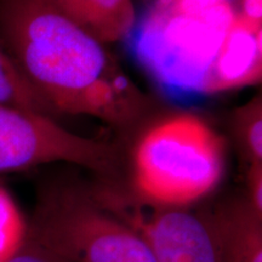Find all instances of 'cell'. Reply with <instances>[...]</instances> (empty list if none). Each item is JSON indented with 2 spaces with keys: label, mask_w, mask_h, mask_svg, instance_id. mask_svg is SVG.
Masks as SVG:
<instances>
[{
  "label": "cell",
  "mask_w": 262,
  "mask_h": 262,
  "mask_svg": "<svg viewBox=\"0 0 262 262\" xmlns=\"http://www.w3.org/2000/svg\"><path fill=\"white\" fill-rule=\"evenodd\" d=\"M0 41L58 116H89L129 130L150 111L149 97L107 44L54 0H0Z\"/></svg>",
  "instance_id": "1"
},
{
  "label": "cell",
  "mask_w": 262,
  "mask_h": 262,
  "mask_svg": "<svg viewBox=\"0 0 262 262\" xmlns=\"http://www.w3.org/2000/svg\"><path fill=\"white\" fill-rule=\"evenodd\" d=\"M26 238L64 262H155L145 239L94 186L70 180L39 189Z\"/></svg>",
  "instance_id": "2"
},
{
  "label": "cell",
  "mask_w": 262,
  "mask_h": 262,
  "mask_svg": "<svg viewBox=\"0 0 262 262\" xmlns=\"http://www.w3.org/2000/svg\"><path fill=\"white\" fill-rule=\"evenodd\" d=\"M131 169L136 198L159 205L189 206L221 181L224 140L202 118L168 117L141 137Z\"/></svg>",
  "instance_id": "3"
},
{
  "label": "cell",
  "mask_w": 262,
  "mask_h": 262,
  "mask_svg": "<svg viewBox=\"0 0 262 262\" xmlns=\"http://www.w3.org/2000/svg\"><path fill=\"white\" fill-rule=\"evenodd\" d=\"M235 16L227 0L196 15L178 14L157 2L125 42L164 94L189 101L205 96L212 63Z\"/></svg>",
  "instance_id": "4"
},
{
  "label": "cell",
  "mask_w": 262,
  "mask_h": 262,
  "mask_svg": "<svg viewBox=\"0 0 262 262\" xmlns=\"http://www.w3.org/2000/svg\"><path fill=\"white\" fill-rule=\"evenodd\" d=\"M56 162L81 166L114 183L124 157L114 143L77 135L50 117L0 104V173Z\"/></svg>",
  "instance_id": "5"
},
{
  "label": "cell",
  "mask_w": 262,
  "mask_h": 262,
  "mask_svg": "<svg viewBox=\"0 0 262 262\" xmlns=\"http://www.w3.org/2000/svg\"><path fill=\"white\" fill-rule=\"evenodd\" d=\"M95 189L104 204L145 239L155 262H221L220 242L210 210L153 204L108 183Z\"/></svg>",
  "instance_id": "6"
},
{
  "label": "cell",
  "mask_w": 262,
  "mask_h": 262,
  "mask_svg": "<svg viewBox=\"0 0 262 262\" xmlns=\"http://www.w3.org/2000/svg\"><path fill=\"white\" fill-rule=\"evenodd\" d=\"M262 77V26L237 14L206 80L204 95L257 84Z\"/></svg>",
  "instance_id": "7"
},
{
  "label": "cell",
  "mask_w": 262,
  "mask_h": 262,
  "mask_svg": "<svg viewBox=\"0 0 262 262\" xmlns=\"http://www.w3.org/2000/svg\"><path fill=\"white\" fill-rule=\"evenodd\" d=\"M221 262H262V215L247 195L231 198L212 209Z\"/></svg>",
  "instance_id": "8"
},
{
  "label": "cell",
  "mask_w": 262,
  "mask_h": 262,
  "mask_svg": "<svg viewBox=\"0 0 262 262\" xmlns=\"http://www.w3.org/2000/svg\"><path fill=\"white\" fill-rule=\"evenodd\" d=\"M71 17L104 44L125 41L137 22L134 0H54Z\"/></svg>",
  "instance_id": "9"
},
{
  "label": "cell",
  "mask_w": 262,
  "mask_h": 262,
  "mask_svg": "<svg viewBox=\"0 0 262 262\" xmlns=\"http://www.w3.org/2000/svg\"><path fill=\"white\" fill-rule=\"evenodd\" d=\"M0 104L41 114L52 119L58 117L56 111L22 73L2 41H0Z\"/></svg>",
  "instance_id": "10"
},
{
  "label": "cell",
  "mask_w": 262,
  "mask_h": 262,
  "mask_svg": "<svg viewBox=\"0 0 262 262\" xmlns=\"http://www.w3.org/2000/svg\"><path fill=\"white\" fill-rule=\"evenodd\" d=\"M235 131L249 164L262 163V103L258 95L235 114Z\"/></svg>",
  "instance_id": "11"
},
{
  "label": "cell",
  "mask_w": 262,
  "mask_h": 262,
  "mask_svg": "<svg viewBox=\"0 0 262 262\" xmlns=\"http://www.w3.org/2000/svg\"><path fill=\"white\" fill-rule=\"evenodd\" d=\"M26 232L27 222L9 192L0 186V262H4L21 247Z\"/></svg>",
  "instance_id": "12"
},
{
  "label": "cell",
  "mask_w": 262,
  "mask_h": 262,
  "mask_svg": "<svg viewBox=\"0 0 262 262\" xmlns=\"http://www.w3.org/2000/svg\"><path fill=\"white\" fill-rule=\"evenodd\" d=\"M4 262H64L47 250L32 243L27 238L17 250Z\"/></svg>",
  "instance_id": "13"
},
{
  "label": "cell",
  "mask_w": 262,
  "mask_h": 262,
  "mask_svg": "<svg viewBox=\"0 0 262 262\" xmlns=\"http://www.w3.org/2000/svg\"><path fill=\"white\" fill-rule=\"evenodd\" d=\"M247 198L255 211L262 215V163L249 164Z\"/></svg>",
  "instance_id": "14"
},
{
  "label": "cell",
  "mask_w": 262,
  "mask_h": 262,
  "mask_svg": "<svg viewBox=\"0 0 262 262\" xmlns=\"http://www.w3.org/2000/svg\"><path fill=\"white\" fill-rule=\"evenodd\" d=\"M168 5L172 11L183 15H196L220 4L225 0H157Z\"/></svg>",
  "instance_id": "15"
},
{
  "label": "cell",
  "mask_w": 262,
  "mask_h": 262,
  "mask_svg": "<svg viewBox=\"0 0 262 262\" xmlns=\"http://www.w3.org/2000/svg\"><path fill=\"white\" fill-rule=\"evenodd\" d=\"M239 15L248 21L262 25V0H242V12Z\"/></svg>",
  "instance_id": "16"
}]
</instances>
